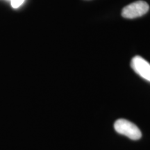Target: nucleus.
<instances>
[{
	"label": "nucleus",
	"mask_w": 150,
	"mask_h": 150,
	"mask_svg": "<svg viewBox=\"0 0 150 150\" xmlns=\"http://www.w3.org/2000/svg\"><path fill=\"white\" fill-rule=\"evenodd\" d=\"M11 6L13 8H18L24 2L25 0H9Z\"/></svg>",
	"instance_id": "20e7f679"
},
{
	"label": "nucleus",
	"mask_w": 150,
	"mask_h": 150,
	"mask_svg": "<svg viewBox=\"0 0 150 150\" xmlns=\"http://www.w3.org/2000/svg\"><path fill=\"white\" fill-rule=\"evenodd\" d=\"M114 129L118 134L127 136L131 140H138L142 133L135 124L125 119H119L114 123Z\"/></svg>",
	"instance_id": "f257e3e1"
},
{
	"label": "nucleus",
	"mask_w": 150,
	"mask_h": 150,
	"mask_svg": "<svg viewBox=\"0 0 150 150\" xmlns=\"http://www.w3.org/2000/svg\"><path fill=\"white\" fill-rule=\"evenodd\" d=\"M131 67L134 72L144 79L150 82V64L140 56H136L131 61Z\"/></svg>",
	"instance_id": "7ed1b4c3"
},
{
	"label": "nucleus",
	"mask_w": 150,
	"mask_h": 150,
	"mask_svg": "<svg viewBox=\"0 0 150 150\" xmlns=\"http://www.w3.org/2000/svg\"><path fill=\"white\" fill-rule=\"evenodd\" d=\"M149 9V6L146 1H135L124 7L122 11V16L127 19H134L139 18L147 13Z\"/></svg>",
	"instance_id": "f03ea898"
}]
</instances>
